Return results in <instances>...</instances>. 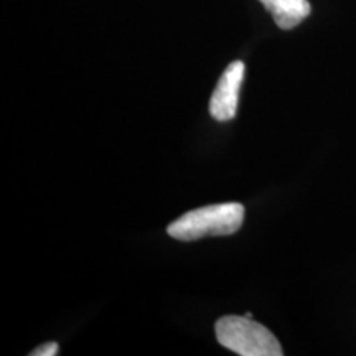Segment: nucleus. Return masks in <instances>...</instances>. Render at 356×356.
Returning a JSON list of instances; mask_svg holds the SVG:
<instances>
[{
  "label": "nucleus",
  "mask_w": 356,
  "mask_h": 356,
  "mask_svg": "<svg viewBox=\"0 0 356 356\" xmlns=\"http://www.w3.org/2000/svg\"><path fill=\"white\" fill-rule=\"evenodd\" d=\"M244 71H246V66L243 61H234L225 70L220 81H218L215 92L210 99V114L218 122H228L234 119Z\"/></svg>",
  "instance_id": "nucleus-3"
},
{
  "label": "nucleus",
  "mask_w": 356,
  "mask_h": 356,
  "mask_svg": "<svg viewBox=\"0 0 356 356\" xmlns=\"http://www.w3.org/2000/svg\"><path fill=\"white\" fill-rule=\"evenodd\" d=\"M244 207L241 203H221L185 213L168 226V234L178 241H197L207 236H228L241 228Z\"/></svg>",
  "instance_id": "nucleus-1"
},
{
  "label": "nucleus",
  "mask_w": 356,
  "mask_h": 356,
  "mask_svg": "<svg viewBox=\"0 0 356 356\" xmlns=\"http://www.w3.org/2000/svg\"><path fill=\"white\" fill-rule=\"evenodd\" d=\"M279 29L291 30L310 15L309 0H261Z\"/></svg>",
  "instance_id": "nucleus-4"
},
{
  "label": "nucleus",
  "mask_w": 356,
  "mask_h": 356,
  "mask_svg": "<svg viewBox=\"0 0 356 356\" xmlns=\"http://www.w3.org/2000/svg\"><path fill=\"white\" fill-rule=\"evenodd\" d=\"M58 351H60V346H58V343H55V341H48V343L35 348L30 355L32 356H55V355H58Z\"/></svg>",
  "instance_id": "nucleus-5"
},
{
  "label": "nucleus",
  "mask_w": 356,
  "mask_h": 356,
  "mask_svg": "<svg viewBox=\"0 0 356 356\" xmlns=\"http://www.w3.org/2000/svg\"><path fill=\"white\" fill-rule=\"evenodd\" d=\"M215 332L218 341L241 356H280L282 346L264 325L251 317L228 315L216 322Z\"/></svg>",
  "instance_id": "nucleus-2"
}]
</instances>
